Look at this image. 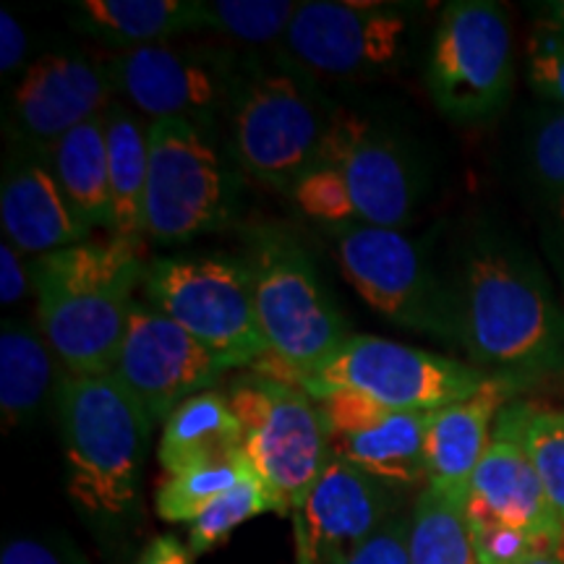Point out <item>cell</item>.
<instances>
[{"label": "cell", "instance_id": "cell-24", "mask_svg": "<svg viewBox=\"0 0 564 564\" xmlns=\"http://www.w3.org/2000/svg\"><path fill=\"white\" fill-rule=\"evenodd\" d=\"M66 369L40 324L6 319L0 329V411L6 429L32 419L55 394Z\"/></svg>", "mask_w": 564, "mask_h": 564}, {"label": "cell", "instance_id": "cell-30", "mask_svg": "<svg viewBox=\"0 0 564 564\" xmlns=\"http://www.w3.org/2000/svg\"><path fill=\"white\" fill-rule=\"evenodd\" d=\"M253 474L243 455L228 463L188 468L183 474L167 476L160 484L158 497H154V510L165 523L192 525L209 505H215L223 494L236 489L238 484H243Z\"/></svg>", "mask_w": 564, "mask_h": 564}, {"label": "cell", "instance_id": "cell-32", "mask_svg": "<svg viewBox=\"0 0 564 564\" xmlns=\"http://www.w3.org/2000/svg\"><path fill=\"white\" fill-rule=\"evenodd\" d=\"M264 512H278V505L270 497V491L257 481V476L246 478L236 489L223 494L215 505H209L199 518L188 525V552L199 556L217 544H223L238 525L249 523Z\"/></svg>", "mask_w": 564, "mask_h": 564}, {"label": "cell", "instance_id": "cell-4", "mask_svg": "<svg viewBox=\"0 0 564 564\" xmlns=\"http://www.w3.org/2000/svg\"><path fill=\"white\" fill-rule=\"evenodd\" d=\"M243 262L251 274L253 308L270 352L257 373L295 384L335 356L352 335L314 259L299 238L280 228H257Z\"/></svg>", "mask_w": 564, "mask_h": 564}, {"label": "cell", "instance_id": "cell-28", "mask_svg": "<svg viewBox=\"0 0 564 564\" xmlns=\"http://www.w3.org/2000/svg\"><path fill=\"white\" fill-rule=\"evenodd\" d=\"M525 158L546 228L564 257V110L539 112L528 131Z\"/></svg>", "mask_w": 564, "mask_h": 564}, {"label": "cell", "instance_id": "cell-7", "mask_svg": "<svg viewBox=\"0 0 564 564\" xmlns=\"http://www.w3.org/2000/svg\"><path fill=\"white\" fill-rule=\"evenodd\" d=\"M241 165L215 129L183 118L150 123L144 236L186 243L225 230L241 204Z\"/></svg>", "mask_w": 564, "mask_h": 564}, {"label": "cell", "instance_id": "cell-40", "mask_svg": "<svg viewBox=\"0 0 564 564\" xmlns=\"http://www.w3.org/2000/svg\"><path fill=\"white\" fill-rule=\"evenodd\" d=\"M541 26L560 32L564 37V0H552L541 6Z\"/></svg>", "mask_w": 564, "mask_h": 564}, {"label": "cell", "instance_id": "cell-5", "mask_svg": "<svg viewBox=\"0 0 564 564\" xmlns=\"http://www.w3.org/2000/svg\"><path fill=\"white\" fill-rule=\"evenodd\" d=\"M419 188L413 160L398 141L361 112L337 108L319 162L291 188V199L308 220L329 228L398 230L411 220Z\"/></svg>", "mask_w": 564, "mask_h": 564}, {"label": "cell", "instance_id": "cell-15", "mask_svg": "<svg viewBox=\"0 0 564 564\" xmlns=\"http://www.w3.org/2000/svg\"><path fill=\"white\" fill-rule=\"evenodd\" d=\"M223 364L158 308L137 303L112 364L116 382L158 423L220 382Z\"/></svg>", "mask_w": 564, "mask_h": 564}, {"label": "cell", "instance_id": "cell-23", "mask_svg": "<svg viewBox=\"0 0 564 564\" xmlns=\"http://www.w3.org/2000/svg\"><path fill=\"white\" fill-rule=\"evenodd\" d=\"M236 457H241V421L225 392L196 394L162 423L158 460L167 476Z\"/></svg>", "mask_w": 564, "mask_h": 564}, {"label": "cell", "instance_id": "cell-31", "mask_svg": "<svg viewBox=\"0 0 564 564\" xmlns=\"http://www.w3.org/2000/svg\"><path fill=\"white\" fill-rule=\"evenodd\" d=\"M299 3L288 0H212L204 3V32L243 45H274L288 34Z\"/></svg>", "mask_w": 564, "mask_h": 564}, {"label": "cell", "instance_id": "cell-37", "mask_svg": "<svg viewBox=\"0 0 564 564\" xmlns=\"http://www.w3.org/2000/svg\"><path fill=\"white\" fill-rule=\"evenodd\" d=\"M34 293V259L30 262L26 253H21L11 241L0 243V301L3 306L24 301Z\"/></svg>", "mask_w": 564, "mask_h": 564}, {"label": "cell", "instance_id": "cell-6", "mask_svg": "<svg viewBox=\"0 0 564 564\" xmlns=\"http://www.w3.org/2000/svg\"><path fill=\"white\" fill-rule=\"evenodd\" d=\"M335 112L306 70L249 58L228 116L230 150L253 181L291 192L319 162Z\"/></svg>", "mask_w": 564, "mask_h": 564}, {"label": "cell", "instance_id": "cell-35", "mask_svg": "<svg viewBox=\"0 0 564 564\" xmlns=\"http://www.w3.org/2000/svg\"><path fill=\"white\" fill-rule=\"evenodd\" d=\"M0 564H89L66 535H19L6 541Z\"/></svg>", "mask_w": 564, "mask_h": 564}, {"label": "cell", "instance_id": "cell-11", "mask_svg": "<svg viewBox=\"0 0 564 564\" xmlns=\"http://www.w3.org/2000/svg\"><path fill=\"white\" fill-rule=\"evenodd\" d=\"M491 373L476 366L373 335H350L329 361L293 387L314 400L350 390L408 413H434L470 398Z\"/></svg>", "mask_w": 564, "mask_h": 564}, {"label": "cell", "instance_id": "cell-36", "mask_svg": "<svg viewBox=\"0 0 564 564\" xmlns=\"http://www.w3.org/2000/svg\"><path fill=\"white\" fill-rule=\"evenodd\" d=\"M408 528H411V514H394L337 564H411Z\"/></svg>", "mask_w": 564, "mask_h": 564}, {"label": "cell", "instance_id": "cell-27", "mask_svg": "<svg viewBox=\"0 0 564 564\" xmlns=\"http://www.w3.org/2000/svg\"><path fill=\"white\" fill-rule=\"evenodd\" d=\"M411 564H481L465 505L434 486H423L408 528Z\"/></svg>", "mask_w": 564, "mask_h": 564}, {"label": "cell", "instance_id": "cell-38", "mask_svg": "<svg viewBox=\"0 0 564 564\" xmlns=\"http://www.w3.org/2000/svg\"><path fill=\"white\" fill-rule=\"evenodd\" d=\"M26 51H30V40H26L24 26L19 24L11 11H0V70L3 76L17 74L24 66Z\"/></svg>", "mask_w": 564, "mask_h": 564}, {"label": "cell", "instance_id": "cell-19", "mask_svg": "<svg viewBox=\"0 0 564 564\" xmlns=\"http://www.w3.org/2000/svg\"><path fill=\"white\" fill-rule=\"evenodd\" d=\"M3 238L30 259L89 241L91 225L66 199L42 152L13 147L0 183Z\"/></svg>", "mask_w": 564, "mask_h": 564}, {"label": "cell", "instance_id": "cell-25", "mask_svg": "<svg viewBox=\"0 0 564 564\" xmlns=\"http://www.w3.org/2000/svg\"><path fill=\"white\" fill-rule=\"evenodd\" d=\"M110 162V238L141 241L147 181H150V123L116 100L105 110Z\"/></svg>", "mask_w": 564, "mask_h": 564}, {"label": "cell", "instance_id": "cell-3", "mask_svg": "<svg viewBox=\"0 0 564 564\" xmlns=\"http://www.w3.org/2000/svg\"><path fill=\"white\" fill-rule=\"evenodd\" d=\"M66 457V491L97 528H118L139 510L152 419L112 373H66L55 394Z\"/></svg>", "mask_w": 564, "mask_h": 564}, {"label": "cell", "instance_id": "cell-14", "mask_svg": "<svg viewBox=\"0 0 564 564\" xmlns=\"http://www.w3.org/2000/svg\"><path fill=\"white\" fill-rule=\"evenodd\" d=\"M411 21L390 3L306 0L280 42L282 61L327 79H379L403 61Z\"/></svg>", "mask_w": 564, "mask_h": 564}, {"label": "cell", "instance_id": "cell-10", "mask_svg": "<svg viewBox=\"0 0 564 564\" xmlns=\"http://www.w3.org/2000/svg\"><path fill=\"white\" fill-rule=\"evenodd\" d=\"M337 264L366 306L398 327L460 345L455 282L442 280L400 230L333 228Z\"/></svg>", "mask_w": 564, "mask_h": 564}, {"label": "cell", "instance_id": "cell-9", "mask_svg": "<svg viewBox=\"0 0 564 564\" xmlns=\"http://www.w3.org/2000/svg\"><path fill=\"white\" fill-rule=\"evenodd\" d=\"M225 394L241 421V455L251 474L280 514L301 512L333 457L319 403L267 373L236 379Z\"/></svg>", "mask_w": 564, "mask_h": 564}, {"label": "cell", "instance_id": "cell-41", "mask_svg": "<svg viewBox=\"0 0 564 564\" xmlns=\"http://www.w3.org/2000/svg\"><path fill=\"white\" fill-rule=\"evenodd\" d=\"M523 564H564V546L562 549H554V552H541L531 556V560L523 562Z\"/></svg>", "mask_w": 564, "mask_h": 564}, {"label": "cell", "instance_id": "cell-1", "mask_svg": "<svg viewBox=\"0 0 564 564\" xmlns=\"http://www.w3.org/2000/svg\"><path fill=\"white\" fill-rule=\"evenodd\" d=\"M470 366L531 382L564 371V303L539 259L497 232L474 238L455 278Z\"/></svg>", "mask_w": 564, "mask_h": 564}, {"label": "cell", "instance_id": "cell-42", "mask_svg": "<svg viewBox=\"0 0 564 564\" xmlns=\"http://www.w3.org/2000/svg\"><path fill=\"white\" fill-rule=\"evenodd\" d=\"M299 564H316V562H314V556H312V552H308L306 541H303L301 535H299Z\"/></svg>", "mask_w": 564, "mask_h": 564}, {"label": "cell", "instance_id": "cell-20", "mask_svg": "<svg viewBox=\"0 0 564 564\" xmlns=\"http://www.w3.org/2000/svg\"><path fill=\"white\" fill-rule=\"evenodd\" d=\"M465 514L470 523H502L564 544V523L549 502L523 442L497 419L489 449L468 489Z\"/></svg>", "mask_w": 564, "mask_h": 564}, {"label": "cell", "instance_id": "cell-29", "mask_svg": "<svg viewBox=\"0 0 564 564\" xmlns=\"http://www.w3.org/2000/svg\"><path fill=\"white\" fill-rule=\"evenodd\" d=\"M499 419L523 442L549 502L564 523V411H541V408L514 403L507 405Z\"/></svg>", "mask_w": 564, "mask_h": 564}, {"label": "cell", "instance_id": "cell-33", "mask_svg": "<svg viewBox=\"0 0 564 564\" xmlns=\"http://www.w3.org/2000/svg\"><path fill=\"white\" fill-rule=\"evenodd\" d=\"M470 531L481 564H523L535 554L564 546L502 523H470Z\"/></svg>", "mask_w": 564, "mask_h": 564}, {"label": "cell", "instance_id": "cell-18", "mask_svg": "<svg viewBox=\"0 0 564 564\" xmlns=\"http://www.w3.org/2000/svg\"><path fill=\"white\" fill-rule=\"evenodd\" d=\"M394 518V489L343 457H329L306 505L295 512L316 564H337Z\"/></svg>", "mask_w": 564, "mask_h": 564}, {"label": "cell", "instance_id": "cell-17", "mask_svg": "<svg viewBox=\"0 0 564 564\" xmlns=\"http://www.w3.org/2000/svg\"><path fill=\"white\" fill-rule=\"evenodd\" d=\"M316 403L333 455L394 491L426 484V429L432 413L392 411L350 390L329 392Z\"/></svg>", "mask_w": 564, "mask_h": 564}, {"label": "cell", "instance_id": "cell-2", "mask_svg": "<svg viewBox=\"0 0 564 564\" xmlns=\"http://www.w3.org/2000/svg\"><path fill=\"white\" fill-rule=\"evenodd\" d=\"M141 241H84L34 259L37 324L63 369L110 373L144 280Z\"/></svg>", "mask_w": 564, "mask_h": 564}, {"label": "cell", "instance_id": "cell-12", "mask_svg": "<svg viewBox=\"0 0 564 564\" xmlns=\"http://www.w3.org/2000/svg\"><path fill=\"white\" fill-rule=\"evenodd\" d=\"M514 45L507 13L491 0H455L442 9L426 63V89L444 116L476 123L510 100Z\"/></svg>", "mask_w": 564, "mask_h": 564}, {"label": "cell", "instance_id": "cell-21", "mask_svg": "<svg viewBox=\"0 0 564 564\" xmlns=\"http://www.w3.org/2000/svg\"><path fill=\"white\" fill-rule=\"evenodd\" d=\"M525 384V379L510 373H491L470 398L429 415L426 486L468 502L470 481L489 449L499 413Z\"/></svg>", "mask_w": 564, "mask_h": 564}, {"label": "cell", "instance_id": "cell-26", "mask_svg": "<svg viewBox=\"0 0 564 564\" xmlns=\"http://www.w3.org/2000/svg\"><path fill=\"white\" fill-rule=\"evenodd\" d=\"M51 162L55 181L66 199L91 228L110 223V162L105 112L66 133L58 144L42 152Z\"/></svg>", "mask_w": 564, "mask_h": 564}, {"label": "cell", "instance_id": "cell-16", "mask_svg": "<svg viewBox=\"0 0 564 564\" xmlns=\"http://www.w3.org/2000/svg\"><path fill=\"white\" fill-rule=\"evenodd\" d=\"M105 61L79 53H47L24 68L13 84L6 126L13 147L47 152L53 144L102 116L116 102Z\"/></svg>", "mask_w": 564, "mask_h": 564}, {"label": "cell", "instance_id": "cell-13", "mask_svg": "<svg viewBox=\"0 0 564 564\" xmlns=\"http://www.w3.org/2000/svg\"><path fill=\"white\" fill-rule=\"evenodd\" d=\"M112 89L141 118H183L215 129L230 116L243 61L212 45H160L121 51L105 61Z\"/></svg>", "mask_w": 564, "mask_h": 564}, {"label": "cell", "instance_id": "cell-8", "mask_svg": "<svg viewBox=\"0 0 564 564\" xmlns=\"http://www.w3.org/2000/svg\"><path fill=\"white\" fill-rule=\"evenodd\" d=\"M147 306L199 340L223 369L257 366L270 352L253 308L243 257L183 253L147 262L141 280Z\"/></svg>", "mask_w": 564, "mask_h": 564}, {"label": "cell", "instance_id": "cell-34", "mask_svg": "<svg viewBox=\"0 0 564 564\" xmlns=\"http://www.w3.org/2000/svg\"><path fill=\"white\" fill-rule=\"evenodd\" d=\"M528 82L531 87L552 102L556 110H564V37L560 32L539 26L528 40Z\"/></svg>", "mask_w": 564, "mask_h": 564}, {"label": "cell", "instance_id": "cell-39", "mask_svg": "<svg viewBox=\"0 0 564 564\" xmlns=\"http://www.w3.org/2000/svg\"><path fill=\"white\" fill-rule=\"evenodd\" d=\"M137 564H192V552L175 535H158L141 552Z\"/></svg>", "mask_w": 564, "mask_h": 564}, {"label": "cell", "instance_id": "cell-22", "mask_svg": "<svg viewBox=\"0 0 564 564\" xmlns=\"http://www.w3.org/2000/svg\"><path fill=\"white\" fill-rule=\"evenodd\" d=\"M76 30L108 45H160L186 32L204 30L202 0H82L70 6Z\"/></svg>", "mask_w": 564, "mask_h": 564}]
</instances>
